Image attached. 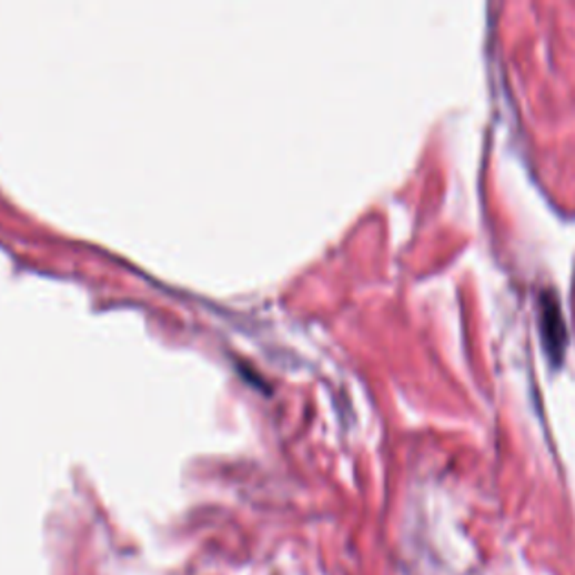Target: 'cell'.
<instances>
[{"label": "cell", "mask_w": 575, "mask_h": 575, "mask_svg": "<svg viewBox=\"0 0 575 575\" xmlns=\"http://www.w3.org/2000/svg\"><path fill=\"white\" fill-rule=\"evenodd\" d=\"M539 335L542 346L553 364H562L568 346V329L559 306V297L551 288L539 293Z\"/></svg>", "instance_id": "1"}]
</instances>
